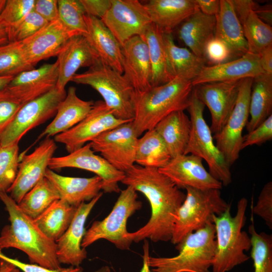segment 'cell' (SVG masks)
I'll use <instances>...</instances> for the list:
<instances>
[{
  "instance_id": "cell-1",
  "label": "cell",
  "mask_w": 272,
  "mask_h": 272,
  "mask_svg": "<svg viewBox=\"0 0 272 272\" xmlns=\"http://www.w3.org/2000/svg\"><path fill=\"white\" fill-rule=\"evenodd\" d=\"M143 193L149 201L151 214L148 222L127 237L138 243L146 239L154 242L171 240L177 212L186 193L159 169L134 164L125 172L121 182Z\"/></svg>"
},
{
  "instance_id": "cell-2",
  "label": "cell",
  "mask_w": 272,
  "mask_h": 272,
  "mask_svg": "<svg viewBox=\"0 0 272 272\" xmlns=\"http://www.w3.org/2000/svg\"><path fill=\"white\" fill-rule=\"evenodd\" d=\"M0 199L10 222L1 232L0 249L15 248L26 254L31 263L52 269L61 268L57 257L56 242L40 230L7 192H0Z\"/></svg>"
},
{
  "instance_id": "cell-3",
  "label": "cell",
  "mask_w": 272,
  "mask_h": 272,
  "mask_svg": "<svg viewBox=\"0 0 272 272\" xmlns=\"http://www.w3.org/2000/svg\"><path fill=\"white\" fill-rule=\"evenodd\" d=\"M193 88L191 81L177 77L164 84L135 93L132 122L137 136L154 129L172 112L187 109Z\"/></svg>"
},
{
  "instance_id": "cell-4",
  "label": "cell",
  "mask_w": 272,
  "mask_h": 272,
  "mask_svg": "<svg viewBox=\"0 0 272 272\" xmlns=\"http://www.w3.org/2000/svg\"><path fill=\"white\" fill-rule=\"evenodd\" d=\"M247 205V199L242 197L238 201L235 216L231 215V205L221 215L213 216L216 241L213 272L229 271L249 259L245 252L251 249V239L242 230L246 220Z\"/></svg>"
},
{
  "instance_id": "cell-5",
  "label": "cell",
  "mask_w": 272,
  "mask_h": 272,
  "mask_svg": "<svg viewBox=\"0 0 272 272\" xmlns=\"http://www.w3.org/2000/svg\"><path fill=\"white\" fill-rule=\"evenodd\" d=\"M71 81L90 86L97 91L117 118L133 120L135 95L133 87L123 74L100 58L87 71L76 74Z\"/></svg>"
},
{
  "instance_id": "cell-6",
  "label": "cell",
  "mask_w": 272,
  "mask_h": 272,
  "mask_svg": "<svg viewBox=\"0 0 272 272\" xmlns=\"http://www.w3.org/2000/svg\"><path fill=\"white\" fill-rule=\"evenodd\" d=\"M216 247L213 223L189 234L176 246L177 255L148 257L152 272H210Z\"/></svg>"
},
{
  "instance_id": "cell-7",
  "label": "cell",
  "mask_w": 272,
  "mask_h": 272,
  "mask_svg": "<svg viewBox=\"0 0 272 272\" xmlns=\"http://www.w3.org/2000/svg\"><path fill=\"white\" fill-rule=\"evenodd\" d=\"M185 189L186 197L177 212L170 240L176 246L189 234L213 223L214 215H221L230 206L222 197L220 189Z\"/></svg>"
},
{
  "instance_id": "cell-8",
  "label": "cell",
  "mask_w": 272,
  "mask_h": 272,
  "mask_svg": "<svg viewBox=\"0 0 272 272\" xmlns=\"http://www.w3.org/2000/svg\"><path fill=\"white\" fill-rule=\"evenodd\" d=\"M205 107L193 89L187 109L190 115L191 128L184 154H191L204 160L211 175L223 185L227 186L232 182L231 166L227 163L214 142L210 128L203 117Z\"/></svg>"
},
{
  "instance_id": "cell-9",
  "label": "cell",
  "mask_w": 272,
  "mask_h": 272,
  "mask_svg": "<svg viewBox=\"0 0 272 272\" xmlns=\"http://www.w3.org/2000/svg\"><path fill=\"white\" fill-rule=\"evenodd\" d=\"M137 191L131 186L120 191L109 214L101 221H94L85 232L81 246L85 249L99 239H104L120 250H129L132 243L127 237L128 219L142 207Z\"/></svg>"
},
{
  "instance_id": "cell-10",
  "label": "cell",
  "mask_w": 272,
  "mask_h": 272,
  "mask_svg": "<svg viewBox=\"0 0 272 272\" xmlns=\"http://www.w3.org/2000/svg\"><path fill=\"white\" fill-rule=\"evenodd\" d=\"M66 92L56 86L45 94L24 104L0 135V146L19 144L29 130L55 115Z\"/></svg>"
},
{
  "instance_id": "cell-11",
  "label": "cell",
  "mask_w": 272,
  "mask_h": 272,
  "mask_svg": "<svg viewBox=\"0 0 272 272\" xmlns=\"http://www.w3.org/2000/svg\"><path fill=\"white\" fill-rule=\"evenodd\" d=\"M253 78L240 81L235 106L223 128L213 138L226 161L233 165L239 158L243 136L242 132L249 118V102Z\"/></svg>"
},
{
  "instance_id": "cell-12",
  "label": "cell",
  "mask_w": 272,
  "mask_h": 272,
  "mask_svg": "<svg viewBox=\"0 0 272 272\" xmlns=\"http://www.w3.org/2000/svg\"><path fill=\"white\" fill-rule=\"evenodd\" d=\"M132 121L107 130L90 142L95 152L100 153L113 167L124 172L135 163L139 137Z\"/></svg>"
},
{
  "instance_id": "cell-13",
  "label": "cell",
  "mask_w": 272,
  "mask_h": 272,
  "mask_svg": "<svg viewBox=\"0 0 272 272\" xmlns=\"http://www.w3.org/2000/svg\"><path fill=\"white\" fill-rule=\"evenodd\" d=\"M132 120L117 118L104 102H94L87 116L70 129L54 136L56 142L62 144L69 153L92 142L102 133Z\"/></svg>"
},
{
  "instance_id": "cell-14",
  "label": "cell",
  "mask_w": 272,
  "mask_h": 272,
  "mask_svg": "<svg viewBox=\"0 0 272 272\" xmlns=\"http://www.w3.org/2000/svg\"><path fill=\"white\" fill-rule=\"evenodd\" d=\"M122 46L135 36H141L152 23L144 4L138 0H112L101 19Z\"/></svg>"
},
{
  "instance_id": "cell-15",
  "label": "cell",
  "mask_w": 272,
  "mask_h": 272,
  "mask_svg": "<svg viewBox=\"0 0 272 272\" xmlns=\"http://www.w3.org/2000/svg\"><path fill=\"white\" fill-rule=\"evenodd\" d=\"M48 168L51 170L75 168L93 172L101 178L102 190L105 193L120 192L118 183L125 177V172L115 169L102 156L96 155L90 143L66 156L53 157Z\"/></svg>"
},
{
  "instance_id": "cell-16",
  "label": "cell",
  "mask_w": 272,
  "mask_h": 272,
  "mask_svg": "<svg viewBox=\"0 0 272 272\" xmlns=\"http://www.w3.org/2000/svg\"><path fill=\"white\" fill-rule=\"evenodd\" d=\"M57 148L54 140L46 138L31 153L22 157L16 179L7 193L18 203L24 196L45 177Z\"/></svg>"
},
{
  "instance_id": "cell-17",
  "label": "cell",
  "mask_w": 272,
  "mask_h": 272,
  "mask_svg": "<svg viewBox=\"0 0 272 272\" xmlns=\"http://www.w3.org/2000/svg\"><path fill=\"white\" fill-rule=\"evenodd\" d=\"M240 81L217 82L193 87L198 99L209 109L212 134L219 132L225 125L236 103Z\"/></svg>"
},
{
  "instance_id": "cell-18",
  "label": "cell",
  "mask_w": 272,
  "mask_h": 272,
  "mask_svg": "<svg viewBox=\"0 0 272 272\" xmlns=\"http://www.w3.org/2000/svg\"><path fill=\"white\" fill-rule=\"evenodd\" d=\"M203 160L191 154L172 158L160 172L169 177L179 188L191 187L200 190L221 189L223 185L213 177L203 165Z\"/></svg>"
},
{
  "instance_id": "cell-19",
  "label": "cell",
  "mask_w": 272,
  "mask_h": 272,
  "mask_svg": "<svg viewBox=\"0 0 272 272\" xmlns=\"http://www.w3.org/2000/svg\"><path fill=\"white\" fill-rule=\"evenodd\" d=\"M102 194L103 192H100L91 201L79 205L69 227L55 241L57 257L60 264L79 266L87 258V252L81 246L86 232L85 225L90 212Z\"/></svg>"
},
{
  "instance_id": "cell-20",
  "label": "cell",
  "mask_w": 272,
  "mask_h": 272,
  "mask_svg": "<svg viewBox=\"0 0 272 272\" xmlns=\"http://www.w3.org/2000/svg\"><path fill=\"white\" fill-rule=\"evenodd\" d=\"M71 37L58 19L47 23L33 35L20 43L26 61L34 66L41 60L57 56Z\"/></svg>"
},
{
  "instance_id": "cell-21",
  "label": "cell",
  "mask_w": 272,
  "mask_h": 272,
  "mask_svg": "<svg viewBox=\"0 0 272 272\" xmlns=\"http://www.w3.org/2000/svg\"><path fill=\"white\" fill-rule=\"evenodd\" d=\"M58 78V63L56 61L21 73L6 87L24 105L55 87Z\"/></svg>"
},
{
  "instance_id": "cell-22",
  "label": "cell",
  "mask_w": 272,
  "mask_h": 272,
  "mask_svg": "<svg viewBox=\"0 0 272 272\" xmlns=\"http://www.w3.org/2000/svg\"><path fill=\"white\" fill-rule=\"evenodd\" d=\"M56 56L58 67L56 87L61 90L65 89L66 84L79 69L89 68L100 58L86 37L82 35L70 38Z\"/></svg>"
},
{
  "instance_id": "cell-23",
  "label": "cell",
  "mask_w": 272,
  "mask_h": 272,
  "mask_svg": "<svg viewBox=\"0 0 272 272\" xmlns=\"http://www.w3.org/2000/svg\"><path fill=\"white\" fill-rule=\"evenodd\" d=\"M123 75L135 93L150 89L151 64L147 45L141 36H135L121 46Z\"/></svg>"
},
{
  "instance_id": "cell-24",
  "label": "cell",
  "mask_w": 272,
  "mask_h": 272,
  "mask_svg": "<svg viewBox=\"0 0 272 272\" xmlns=\"http://www.w3.org/2000/svg\"><path fill=\"white\" fill-rule=\"evenodd\" d=\"M263 74L258 54L248 52L243 56L223 63L205 66L191 81L193 87L212 82L240 81Z\"/></svg>"
},
{
  "instance_id": "cell-25",
  "label": "cell",
  "mask_w": 272,
  "mask_h": 272,
  "mask_svg": "<svg viewBox=\"0 0 272 272\" xmlns=\"http://www.w3.org/2000/svg\"><path fill=\"white\" fill-rule=\"evenodd\" d=\"M45 177L56 189L60 199L75 207L91 201L102 189V180L96 175L90 178L64 176L48 168Z\"/></svg>"
},
{
  "instance_id": "cell-26",
  "label": "cell",
  "mask_w": 272,
  "mask_h": 272,
  "mask_svg": "<svg viewBox=\"0 0 272 272\" xmlns=\"http://www.w3.org/2000/svg\"><path fill=\"white\" fill-rule=\"evenodd\" d=\"M87 33L85 36L100 58L123 74L121 46L102 20L85 14Z\"/></svg>"
},
{
  "instance_id": "cell-27",
  "label": "cell",
  "mask_w": 272,
  "mask_h": 272,
  "mask_svg": "<svg viewBox=\"0 0 272 272\" xmlns=\"http://www.w3.org/2000/svg\"><path fill=\"white\" fill-rule=\"evenodd\" d=\"M94 102L80 98L76 88H69L64 99L59 105L54 119L40 134L38 139L50 138L64 132L81 122L89 113Z\"/></svg>"
},
{
  "instance_id": "cell-28",
  "label": "cell",
  "mask_w": 272,
  "mask_h": 272,
  "mask_svg": "<svg viewBox=\"0 0 272 272\" xmlns=\"http://www.w3.org/2000/svg\"><path fill=\"white\" fill-rule=\"evenodd\" d=\"M144 5L152 23L163 32H172L198 10L194 0H150Z\"/></svg>"
},
{
  "instance_id": "cell-29",
  "label": "cell",
  "mask_w": 272,
  "mask_h": 272,
  "mask_svg": "<svg viewBox=\"0 0 272 272\" xmlns=\"http://www.w3.org/2000/svg\"><path fill=\"white\" fill-rule=\"evenodd\" d=\"M216 19L215 36L227 46L232 59L239 58L249 52L242 25L230 0H220V9Z\"/></svg>"
},
{
  "instance_id": "cell-30",
  "label": "cell",
  "mask_w": 272,
  "mask_h": 272,
  "mask_svg": "<svg viewBox=\"0 0 272 272\" xmlns=\"http://www.w3.org/2000/svg\"><path fill=\"white\" fill-rule=\"evenodd\" d=\"M169 73L173 79L179 77L191 81L206 66V59L195 55L189 49L177 45L172 32H163Z\"/></svg>"
},
{
  "instance_id": "cell-31",
  "label": "cell",
  "mask_w": 272,
  "mask_h": 272,
  "mask_svg": "<svg viewBox=\"0 0 272 272\" xmlns=\"http://www.w3.org/2000/svg\"><path fill=\"white\" fill-rule=\"evenodd\" d=\"M216 19L197 10L176 28L177 35L195 55L204 57V48L207 42L215 36Z\"/></svg>"
},
{
  "instance_id": "cell-32",
  "label": "cell",
  "mask_w": 272,
  "mask_h": 272,
  "mask_svg": "<svg viewBox=\"0 0 272 272\" xmlns=\"http://www.w3.org/2000/svg\"><path fill=\"white\" fill-rule=\"evenodd\" d=\"M190 118L184 111L172 112L162 119L154 129L163 140L173 158L184 154L190 134Z\"/></svg>"
},
{
  "instance_id": "cell-33",
  "label": "cell",
  "mask_w": 272,
  "mask_h": 272,
  "mask_svg": "<svg viewBox=\"0 0 272 272\" xmlns=\"http://www.w3.org/2000/svg\"><path fill=\"white\" fill-rule=\"evenodd\" d=\"M272 115V76L262 74L253 79L249 102V132Z\"/></svg>"
},
{
  "instance_id": "cell-34",
  "label": "cell",
  "mask_w": 272,
  "mask_h": 272,
  "mask_svg": "<svg viewBox=\"0 0 272 272\" xmlns=\"http://www.w3.org/2000/svg\"><path fill=\"white\" fill-rule=\"evenodd\" d=\"M141 36L148 48L152 87L169 82L173 79L168 72L162 31L152 23Z\"/></svg>"
},
{
  "instance_id": "cell-35",
  "label": "cell",
  "mask_w": 272,
  "mask_h": 272,
  "mask_svg": "<svg viewBox=\"0 0 272 272\" xmlns=\"http://www.w3.org/2000/svg\"><path fill=\"white\" fill-rule=\"evenodd\" d=\"M77 209V207L59 199L53 202L34 221L48 238L56 241L69 227Z\"/></svg>"
},
{
  "instance_id": "cell-36",
  "label": "cell",
  "mask_w": 272,
  "mask_h": 272,
  "mask_svg": "<svg viewBox=\"0 0 272 272\" xmlns=\"http://www.w3.org/2000/svg\"><path fill=\"white\" fill-rule=\"evenodd\" d=\"M171 158L163 140L154 128L146 131L138 139L135 158L137 165L159 169Z\"/></svg>"
},
{
  "instance_id": "cell-37",
  "label": "cell",
  "mask_w": 272,
  "mask_h": 272,
  "mask_svg": "<svg viewBox=\"0 0 272 272\" xmlns=\"http://www.w3.org/2000/svg\"><path fill=\"white\" fill-rule=\"evenodd\" d=\"M59 199L57 190L45 177L24 196L18 205L22 212L34 220Z\"/></svg>"
},
{
  "instance_id": "cell-38",
  "label": "cell",
  "mask_w": 272,
  "mask_h": 272,
  "mask_svg": "<svg viewBox=\"0 0 272 272\" xmlns=\"http://www.w3.org/2000/svg\"><path fill=\"white\" fill-rule=\"evenodd\" d=\"M249 52L259 54L272 45V27L262 21L255 11H250L239 20Z\"/></svg>"
},
{
  "instance_id": "cell-39",
  "label": "cell",
  "mask_w": 272,
  "mask_h": 272,
  "mask_svg": "<svg viewBox=\"0 0 272 272\" xmlns=\"http://www.w3.org/2000/svg\"><path fill=\"white\" fill-rule=\"evenodd\" d=\"M248 232L251 239V257L254 272H272V235L257 233L253 223Z\"/></svg>"
},
{
  "instance_id": "cell-40",
  "label": "cell",
  "mask_w": 272,
  "mask_h": 272,
  "mask_svg": "<svg viewBox=\"0 0 272 272\" xmlns=\"http://www.w3.org/2000/svg\"><path fill=\"white\" fill-rule=\"evenodd\" d=\"M58 19L72 37L85 36V12L80 0H58Z\"/></svg>"
},
{
  "instance_id": "cell-41",
  "label": "cell",
  "mask_w": 272,
  "mask_h": 272,
  "mask_svg": "<svg viewBox=\"0 0 272 272\" xmlns=\"http://www.w3.org/2000/svg\"><path fill=\"white\" fill-rule=\"evenodd\" d=\"M33 69L26 61L20 42L0 45V77H15Z\"/></svg>"
},
{
  "instance_id": "cell-42",
  "label": "cell",
  "mask_w": 272,
  "mask_h": 272,
  "mask_svg": "<svg viewBox=\"0 0 272 272\" xmlns=\"http://www.w3.org/2000/svg\"><path fill=\"white\" fill-rule=\"evenodd\" d=\"M20 161L18 144L0 146V192H7L13 184Z\"/></svg>"
},
{
  "instance_id": "cell-43",
  "label": "cell",
  "mask_w": 272,
  "mask_h": 272,
  "mask_svg": "<svg viewBox=\"0 0 272 272\" xmlns=\"http://www.w3.org/2000/svg\"><path fill=\"white\" fill-rule=\"evenodd\" d=\"M35 0H7L0 14V24L7 34L26 15L33 10Z\"/></svg>"
},
{
  "instance_id": "cell-44",
  "label": "cell",
  "mask_w": 272,
  "mask_h": 272,
  "mask_svg": "<svg viewBox=\"0 0 272 272\" xmlns=\"http://www.w3.org/2000/svg\"><path fill=\"white\" fill-rule=\"evenodd\" d=\"M47 23L33 10L8 33L9 42H20L30 37Z\"/></svg>"
},
{
  "instance_id": "cell-45",
  "label": "cell",
  "mask_w": 272,
  "mask_h": 272,
  "mask_svg": "<svg viewBox=\"0 0 272 272\" xmlns=\"http://www.w3.org/2000/svg\"><path fill=\"white\" fill-rule=\"evenodd\" d=\"M23 105L7 87L0 90V135Z\"/></svg>"
},
{
  "instance_id": "cell-46",
  "label": "cell",
  "mask_w": 272,
  "mask_h": 272,
  "mask_svg": "<svg viewBox=\"0 0 272 272\" xmlns=\"http://www.w3.org/2000/svg\"><path fill=\"white\" fill-rule=\"evenodd\" d=\"M253 213L261 218L267 226L272 229V182L262 187L257 201L252 208Z\"/></svg>"
},
{
  "instance_id": "cell-47",
  "label": "cell",
  "mask_w": 272,
  "mask_h": 272,
  "mask_svg": "<svg viewBox=\"0 0 272 272\" xmlns=\"http://www.w3.org/2000/svg\"><path fill=\"white\" fill-rule=\"evenodd\" d=\"M204 57L213 65L232 60L227 46L215 36L207 42L205 46Z\"/></svg>"
},
{
  "instance_id": "cell-48",
  "label": "cell",
  "mask_w": 272,
  "mask_h": 272,
  "mask_svg": "<svg viewBox=\"0 0 272 272\" xmlns=\"http://www.w3.org/2000/svg\"><path fill=\"white\" fill-rule=\"evenodd\" d=\"M272 139V115L243 136L241 150L249 146L260 145Z\"/></svg>"
},
{
  "instance_id": "cell-49",
  "label": "cell",
  "mask_w": 272,
  "mask_h": 272,
  "mask_svg": "<svg viewBox=\"0 0 272 272\" xmlns=\"http://www.w3.org/2000/svg\"><path fill=\"white\" fill-rule=\"evenodd\" d=\"M0 259L4 260L13 264L16 267L23 272H84L80 266H71L59 269H49L35 263H27L20 261L16 258L9 257L4 254L0 249ZM94 272H109L108 267L105 266L100 270Z\"/></svg>"
},
{
  "instance_id": "cell-50",
  "label": "cell",
  "mask_w": 272,
  "mask_h": 272,
  "mask_svg": "<svg viewBox=\"0 0 272 272\" xmlns=\"http://www.w3.org/2000/svg\"><path fill=\"white\" fill-rule=\"evenodd\" d=\"M33 11L47 22H50L58 19L57 0H35Z\"/></svg>"
},
{
  "instance_id": "cell-51",
  "label": "cell",
  "mask_w": 272,
  "mask_h": 272,
  "mask_svg": "<svg viewBox=\"0 0 272 272\" xmlns=\"http://www.w3.org/2000/svg\"><path fill=\"white\" fill-rule=\"evenodd\" d=\"M86 15L101 19L110 9L112 0H80Z\"/></svg>"
},
{
  "instance_id": "cell-52",
  "label": "cell",
  "mask_w": 272,
  "mask_h": 272,
  "mask_svg": "<svg viewBox=\"0 0 272 272\" xmlns=\"http://www.w3.org/2000/svg\"><path fill=\"white\" fill-rule=\"evenodd\" d=\"M198 9L209 16L216 17L220 9V0H194Z\"/></svg>"
},
{
  "instance_id": "cell-53",
  "label": "cell",
  "mask_w": 272,
  "mask_h": 272,
  "mask_svg": "<svg viewBox=\"0 0 272 272\" xmlns=\"http://www.w3.org/2000/svg\"><path fill=\"white\" fill-rule=\"evenodd\" d=\"M258 55L263 74L272 76V45L264 49Z\"/></svg>"
},
{
  "instance_id": "cell-54",
  "label": "cell",
  "mask_w": 272,
  "mask_h": 272,
  "mask_svg": "<svg viewBox=\"0 0 272 272\" xmlns=\"http://www.w3.org/2000/svg\"><path fill=\"white\" fill-rule=\"evenodd\" d=\"M257 17L264 23L271 26L272 8L271 5L258 6L255 10Z\"/></svg>"
},
{
  "instance_id": "cell-55",
  "label": "cell",
  "mask_w": 272,
  "mask_h": 272,
  "mask_svg": "<svg viewBox=\"0 0 272 272\" xmlns=\"http://www.w3.org/2000/svg\"><path fill=\"white\" fill-rule=\"evenodd\" d=\"M143 245L144 254L143 256V264L140 272H151L150 268L148 264V257L149 255V244L147 239L144 240Z\"/></svg>"
},
{
  "instance_id": "cell-56",
  "label": "cell",
  "mask_w": 272,
  "mask_h": 272,
  "mask_svg": "<svg viewBox=\"0 0 272 272\" xmlns=\"http://www.w3.org/2000/svg\"><path fill=\"white\" fill-rule=\"evenodd\" d=\"M1 268L0 272H11L16 267L12 263L4 260L0 259Z\"/></svg>"
},
{
  "instance_id": "cell-57",
  "label": "cell",
  "mask_w": 272,
  "mask_h": 272,
  "mask_svg": "<svg viewBox=\"0 0 272 272\" xmlns=\"http://www.w3.org/2000/svg\"><path fill=\"white\" fill-rule=\"evenodd\" d=\"M9 42L7 31L0 24V45L6 44Z\"/></svg>"
},
{
  "instance_id": "cell-58",
  "label": "cell",
  "mask_w": 272,
  "mask_h": 272,
  "mask_svg": "<svg viewBox=\"0 0 272 272\" xmlns=\"http://www.w3.org/2000/svg\"><path fill=\"white\" fill-rule=\"evenodd\" d=\"M14 77H0V90L4 89L10 83Z\"/></svg>"
},
{
  "instance_id": "cell-59",
  "label": "cell",
  "mask_w": 272,
  "mask_h": 272,
  "mask_svg": "<svg viewBox=\"0 0 272 272\" xmlns=\"http://www.w3.org/2000/svg\"><path fill=\"white\" fill-rule=\"evenodd\" d=\"M7 1V0H6ZM6 0H0V14L2 13V11L3 10L6 3Z\"/></svg>"
},
{
  "instance_id": "cell-60",
  "label": "cell",
  "mask_w": 272,
  "mask_h": 272,
  "mask_svg": "<svg viewBox=\"0 0 272 272\" xmlns=\"http://www.w3.org/2000/svg\"><path fill=\"white\" fill-rule=\"evenodd\" d=\"M11 272H20V270L19 268L15 267L14 269H13Z\"/></svg>"
},
{
  "instance_id": "cell-61",
  "label": "cell",
  "mask_w": 272,
  "mask_h": 272,
  "mask_svg": "<svg viewBox=\"0 0 272 272\" xmlns=\"http://www.w3.org/2000/svg\"><path fill=\"white\" fill-rule=\"evenodd\" d=\"M1 262H0V268H1Z\"/></svg>"
}]
</instances>
